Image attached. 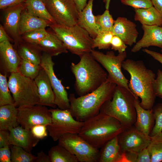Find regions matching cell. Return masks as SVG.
<instances>
[{
  "instance_id": "6da1fadb",
  "label": "cell",
  "mask_w": 162,
  "mask_h": 162,
  "mask_svg": "<svg viewBox=\"0 0 162 162\" xmlns=\"http://www.w3.org/2000/svg\"><path fill=\"white\" fill-rule=\"evenodd\" d=\"M122 67L130 75L129 88L135 96L140 98L141 106L146 110L152 109L156 97L154 88L155 74L142 60L128 59L123 62Z\"/></svg>"
},
{
  "instance_id": "7a4b0ae2",
  "label": "cell",
  "mask_w": 162,
  "mask_h": 162,
  "mask_svg": "<svg viewBox=\"0 0 162 162\" xmlns=\"http://www.w3.org/2000/svg\"><path fill=\"white\" fill-rule=\"evenodd\" d=\"M116 86L107 78L98 88L86 95L76 98L70 94L69 110L73 116L83 122L98 114L104 104L112 99Z\"/></svg>"
},
{
  "instance_id": "3957f363",
  "label": "cell",
  "mask_w": 162,
  "mask_h": 162,
  "mask_svg": "<svg viewBox=\"0 0 162 162\" xmlns=\"http://www.w3.org/2000/svg\"><path fill=\"white\" fill-rule=\"evenodd\" d=\"M80 57L79 62L71 63L70 68L75 78L76 92L81 96L99 87L107 80L108 74L90 53H86Z\"/></svg>"
},
{
  "instance_id": "277c9868",
  "label": "cell",
  "mask_w": 162,
  "mask_h": 162,
  "mask_svg": "<svg viewBox=\"0 0 162 162\" xmlns=\"http://www.w3.org/2000/svg\"><path fill=\"white\" fill-rule=\"evenodd\" d=\"M125 129L116 119L100 112L83 122L78 134L93 147L99 149Z\"/></svg>"
},
{
  "instance_id": "5b68a950",
  "label": "cell",
  "mask_w": 162,
  "mask_h": 162,
  "mask_svg": "<svg viewBox=\"0 0 162 162\" xmlns=\"http://www.w3.org/2000/svg\"><path fill=\"white\" fill-rule=\"evenodd\" d=\"M138 98L125 88L117 86L112 99L106 102L100 112L118 121L127 128L134 125L136 119L135 100Z\"/></svg>"
},
{
  "instance_id": "8992f818",
  "label": "cell",
  "mask_w": 162,
  "mask_h": 162,
  "mask_svg": "<svg viewBox=\"0 0 162 162\" xmlns=\"http://www.w3.org/2000/svg\"><path fill=\"white\" fill-rule=\"evenodd\" d=\"M49 26L72 54L80 57L93 49V39L77 24L69 26L52 23Z\"/></svg>"
},
{
  "instance_id": "52a82bcc",
  "label": "cell",
  "mask_w": 162,
  "mask_h": 162,
  "mask_svg": "<svg viewBox=\"0 0 162 162\" xmlns=\"http://www.w3.org/2000/svg\"><path fill=\"white\" fill-rule=\"evenodd\" d=\"M8 85L14 104L17 108L38 104L39 100L38 88L34 80L18 72L12 73L9 77Z\"/></svg>"
},
{
  "instance_id": "ba28073f",
  "label": "cell",
  "mask_w": 162,
  "mask_h": 162,
  "mask_svg": "<svg viewBox=\"0 0 162 162\" xmlns=\"http://www.w3.org/2000/svg\"><path fill=\"white\" fill-rule=\"evenodd\" d=\"M90 53L106 70L109 79L117 86L123 87L132 92L128 87V80L121 70L122 63L127 56L125 51L116 55L112 51H107L104 54L93 49Z\"/></svg>"
},
{
  "instance_id": "9c48e42d",
  "label": "cell",
  "mask_w": 162,
  "mask_h": 162,
  "mask_svg": "<svg viewBox=\"0 0 162 162\" xmlns=\"http://www.w3.org/2000/svg\"><path fill=\"white\" fill-rule=\"evenodd\" d=\"M50 110L52 121L47 128L49 135L54 141H58L62 136L68 134H79L83 122L74 119L69 109L53 108Z\"/></svg>"
},
{
  "instance_id": "30bf717a",
  "label": "cell",
  "mask_w": 162,
  "mask_h": 162,
  "mask_svg": "<svg viewBox=\"0 0 162 162\" xmlns=\"http://www.w3.org/2000/svg\"><path fill=\"white\" fill-rule=\"evenodd\" d=\"M58 144L74 155L80 162H98L99 150L78 134H68L58 140Z\"/></svg>"
},
{
  "instance_id": "8fae6325",
  "label": "cell",
  "mask_w": 162,
  "mask_h": 162,
  "mask_svg": "<svg viewBox=\"0 0 162 162\" xmlns=\"http://www.w3.org/2000/svg\"><path fill=\"white\" fill-rule=\"evenodd\" d=\"M56 23L71 26L77 24L79 12L73 0H42Z\"/></svg>"
},
{
  "instance_id": "7c38bea8",
  "label": "cell",
  "mask_w": 162,
  "mask_h": 162,
  "mask_svg": "<svg viewBox=\"0 0 162 162\" xmlns=\"http://www.w3.org/2000/svg\"><path fill=\"white\" fill-rule=\"evenodd\" d=\"M17 109L18 123L26 129L30 130L34 126L39 124L47 126L51 122L52 115L50 110L45 106L37 104Z\"/></svg>"
},
{
  "instance_id": "4fadbf2b",
  "label": "cell",
  "mask_w": 162,
  "mask_h": 162,
  "mask_svg": "<svg viewBox=\"0 0 162 162\" xmlns=\"http://www.w3.org/2000/svg\"><path fill=\"white\" fill-rule=\"evenodd\" d=\"M40 64L49 78L55 94V105L61 110L69 109L70 103L68 93L61 81L55 75L53 69L55 63L52 60V56L43 52Z\"/></svg>"
},
{
  "instance_id": "5bb4252c",
  "label": "cell",
  "mask_w": 162,
  "mask_h": 162,
  "mask_svg": "<svg viewBox=\"0 0 162 162\" xmlns=\"http://www.w3.org/2000/svg\"><path fill=\"white\" fill-rule=\"evenodd\" d=\"M121 152L137 154L147 148L150 141L147 136L138 130L134 125L124 130L118 136Z\"/></svg>"
},
{
  "instance_id": "9a60e30c",
  "label": "cell",
  "mask_w": 162,
  "mask_h": 162,
  "mask_svg": "<svg viewBox=\"0 0 162 162\" xmlns=\"http://www.w3.org/2000/svg\"><path fill=\"white\" fill-rule=\"evenodd\" d=\"M21 59L10 41L0 43V66L3 74L18 72Z\"/></svg>"
},
{
  "instance_id": "2e32d148",
  "label": "cell",
  "mask_w": 162,
  "mask_h": 162,
  "mask_svg": "<svg viewBox=\"0 0 162 162\" xmlns=\"http://www.w3.org/2000/svg\"><path fill=\"white\" fill-rule=\"evenodd\" d=\"M25 8L23 3L3 10V26L13 38L16 46L22 41L19 34L18 26L21 12Z\"/></svg>"
},
{
  "instance_id": "e0dca14e",
  "label": "cell",
  "mask_w": 162,
  "mask_h": 162,
  "mask_svg": "<svg viewBox=\"0 0 162 162\" xmlns=\"http://www.w3.org/2000/svg\"><path fill=\"white\" fill-rule=\"evenodd\" d=\"M136 25L126 18L118 17L115 22L112 32L114 35L120 37L126 45L131 46L136 43L139 33Z\"/></svg>"
},
{
  "instance_id": "ac0fdd59",
  "label": "cell",
  "mask_w": 162,
  "mask_h": 162,
  "mask_svg": "<svg viewBox=\"0 0 162 162\" xmlns=\"http://www.w3.org/2000/svg\"><path fill=\"white\" fill-rule=\"evenodd\" d=\"M34 80L38 88V105L55 108L57 106L55 104V94L48 75L43 68Z\"/></svg>"
},
{
  "instance_id": "d6986e66",
  "label": "cell",
  "mask_w": 162,
  "mask_h": 162,
  "mask_svg": "<svg viewBox=\"0 0 162 162\" xmlns=\"http://www.w3.org/2000/svg\"><path fill=\"white\" fill-rule=\"evenodd\" d=\"M144 33L142 38L136 43L131 49L132 52H136L143 48L151 46L162 49V27L157 26L142 25Z\"/></svg>"
},
{
  "instance_id": "ffe728a7",
  "label": "cell",
  "mask_w": 162,
  "mask_h": 162,
  "mask_svg": "<svg viewBox=\"0 0 162 162\" xmlns=\"http://www.w3.org/2000/svg\"><path fill=\"white\" fill-rule=\"evenodd\" d=\"M39 141V139L34 136L30 130L23 128L20 125L10 130V145L21 147L29 153H31L33 148Z\"/></svg>"
},
{
  "instance_id": "44dd1931",
  "label": "cell",
  "mask_w": 162,
  "mask_h": 162,
  "mask_svg": "<svg viewBox=\"0 0 162 162\" xmlns=\"http://www.w3.org/2000/svg\"><path fill=\"white\" fill-rule=\"evenodd\" d=\"M139 98L135 100V107L136 119L134 125L139 131L147 136L150 134L155 123V118L152 109L146 110L140 104Z\"/></svg>"
},
{
  "instance_id": "7402d4cb",
  "label": "cell",
  "mask_w": 162,
  "mask_h": 162,
  "mask_svg": "<svg viewBox=\"0 0 162 162\" xmlns=\"http://www.w3.org/2000/svg\"><path fill=\"white\" fill-rule=\"evenodd\" d=\"M94 0H89L83 10L79 13L77 24L86 30L94 39L101 29L97 23L92 12Z\"/></svg>"
},
{
  "instance_id": "603a6c76",
  "label": "cell",
  "mask_w": 162,
  "mask_h": 162,
  "mask_svg": "<svg viewBox=\"0 0 162 162\" xmlns=\"http://www.w3.org/2000/svg\"><path fill=\"white\" fill-rule=\"evenodd\" d=\"M51 23L49 21L31 14L25 8L21 12L20 16L18 26L19 34L21 36L28 32L45 29Z\"/></svg>"
},
{
  "instance_id": "cb8c5ba5",
  "label": "cell",
  "mask_w": 162,
  "mask_h": 162,
  "mask_svg": "<svg viewBox=\"0 0 162 162\" xmlns=\"http://www.w3.org/2000/svg\"><path fill=\"white\" fill-rule=\"evenodd\" d=\"M34 45L42 51L52 57L68 52L62 41L54 32H49L45 38Z\"/></svg>"
},
{
  "instance_id": "d4e9b609",
  "label": "cell",
  "mask_w": 162,
  "mask_h": 162,
  "mask_svg": "<svg viewBox=\"0 0 162 162\" xmlns=\"http://www.w3.org/2000/svg\"><path fill=\"white\" fill-rule=\"evenodd\" d=\"M100 148L98 162L120 161L122 152L119 143L118 136L107 142Z\"/></svg>"
},
{
  "instance_id": "484cf974",
  "label": "cell",
  "mask_w": 162,
  "mask_h": 162,
  "mask_svg": "<svg viewBox=\"0 0 162 162\" xmlns=\"http://www.w3.org/2000/svg\"><path fill=\"white\" fill-rule=\"evenodd\" d=\"M134 19L142 25L162 26V16L154 6L145 9H134Z\"/></svg>"
},
{
  "instance_id": "4316f807",
  "label": "cell",
  "mask_w": 162,
  "mask_h": 162,
  "mask_svg": "<svg viewBox=\"0 0 162 162\" xmlns=\"http://www.w3.org/2000/svg\"><path fill=\"white\" fill-rule=\"evenodd\" d=\"M17 113V108L14 104L0 106V130L10 131L20 125Z\"/></svg>"
},
{
  "instance_id": "83f0119b",
  "label": "cell",
  "mask_w": 162,
  "mask_h": 162,
  "mask_svg": "<svg viewBox=\"0 0 162 162\" xmlns=\"http://www.w3.org/2000/svg\"><path fill=\"white\" fill-rule=\"evenodd\" d=\"M16 50L22 59L40 64L42 54L36 45L23 41L16 46Z\"/></svg>"
},
{
  "instance_id": "f1b7e54d",
  "label": "cell",
  "mask_w": 162,
  "mask_h": 162,
  "mask_svg": "<svg viewBox=\"0 0 162 162\" xmlns=\"http://www.w3.org/2000/svg\"><path fill=\"white\" fill-rule=\"evenodd\" d=\"M24 4L25 9L29 14L52 23H56L42 0H26Z\"/></svg>"
},
{
  "instance_id": "f546056e",
  "label": "cell",
  "mask_w": 162,
  "mask_h": 162,
  "mask_svg": "<svg viewBox=\"0 0 162 162\" xmlns=\"http://www.w3.org/2000/svg\"><path fill=\"white\" fill-rule=\"evenodd\" d=\"M48 155L50 162H79L74 155L58 144L51 147Z\"/></svg>"
},
{
  "instance_id": "4dcf8cb0",
  "label": "cell",
  "mask_w": 162,
  "mask_h": 162,
  "mask_svg": "<svg viewBox=\"0 0 162 162\" xmlns=\"http://www.w3.org/2000/svg\"><path fill=\"white\" fill-rule=\"evenodd\" d=\"M150 137V141L147 148L151 162H162V132Z\"/></svg>"
},
{
  "instance_id": "1f68e13d",
  "label": "cell",
  "mask_w": 162,
  "mask_h": 162,
  "mask_svg": "<svg viewBox=\"0 0 162 162\" xmlns=\"http://www.w3.org/2000/svg\"><path fill=\"white\" fill-rule=\"evenodd\" d=\"M11 162H35L36 156L29 153L22 148L15 146H10Z\"/></svg>"
},
{
  "instance_id": "d6a6232c",
  "label": "cell",
  "mask_w": 162,
  "mask_h": 162,
  "mask_svg": "<svg viewBox=\"0 0 162 162\" xmlns=\"http://www.w3.org/2000/svg\"><path fill=\"white\" fill-rule=\"evenodd\" d=\"M42 67L40 64L33 63L27 60L21 59L18 72L22 75L34 80Z\"/></svg>"
},
{
  "instance_id": "836d02e7",
  "label": "cell",
  "mask_w": 162,
  "mask_h": 162,
  "mask_svg": "<svg viewBox=\"0 0 162 162\" xmlns=\"http://www.w3.org/2000/svg\"><path fill=\"white\" fill-rule=\"evenodd\" d=\"M7 74L0 73V106L14 104L12 96L8 85Z\"/></svg>"
},
{
  "instance_id": "e575fe53",
  "label": "cell",
  "mask_w": 162,
  "mask_h": 162,
  "mask_svg": "<svg viewBox=\"0 0 162 162\" xmlns=\"http://www.w3.org/2000/svg\"><path fill=\"white\" fill-rule=\"evenodd\" d=\"M113 35L112 32L101 30L93 39V49L95 48L99 49H109Z\"/></svg>"
},
{
  "instance_id": "d590c367",
  "label": "cell",
  "mask_w": 162,
  "mask_h": 162,
  "mask_svg": "<svg viewBox=\"0 0 162 162\" xmlns=\"http://www.w3.org/2000/svg\"><path fill=\"white\" fill-rule=\"evenodd\" d=\"M97 23L100 28L101 30L112 32L115 22L109 10H106L101 15L95 16Z\"/></svg>"
},
{
  "instance_id": "8d00e7d4",
  "label": "cell",
  "mask_w": 162,
  "mask_h": 162,
  "mask_svg": "<svg viewBox=\"0 0 162 162\" xmlns=\"http://www.w3.org/2000/svg\"><path fill=\"white\" fill-rule=\"evenodd\" d=\"M49 32L45 29L36 30L27 32L21 36L22 41L35 44L45 38Z\"/></svg>"
},
{
  "instance_id": "74e56055",
  "label": "cell",
  "mask_w": 162,
  "mask_h": 162,
  "mask_svg": "<svg viewBox=\"0 0 162 162\" xmlns=\"http://www.w3.org/2000/svg\"><path fill=\"white\" fill-rule=\"evenodd\" d=\"M155 118V123L150 134L152 136L162 132V103H159L152 109Z\"/></svg>"
},
{
  "instance_id": "f35d334b",
  "label": "cell",
  "mask_w": 162,
  "mask_h": 162,
  "mask_svg": "<svg viewBox=\"0 0 162 162\" xmlns=\"http://www.w3.org/2000/svg\"><path fill=\"white\" fill-rule=\"evenodd\" d=\"M121 2L134 9L147 8L153 6L151 0H121Z\"/></svg>"
},
{
  "instance_id": "ab89813d",
  "label": "cell",
  "mask_w": 162,
  "mask_h": 162,
  "mask_svg": "<svg viewBox=\"0 0 162 162\" xmlns=\"http://www.w3.org/2000/svg\"><path fill=\"white\" fill-rule=\"evenodd\" d=\"M111 49L117 51L119 53L125 51L127 46L119 37L114 35L111 42Z\"/></svg>"
},
{
  "instance_id": "60d3db41",
  "label": "cell",
  "mask_w": 162,
  "mask_h": 162,
  "mask_svg": "<svg viewBox=\"0 0 162 162\" xmlns=\"http://www.w3.org/2000/svg\"><path fill=\"white\" fill-rule=\"evenodd\" d=\"M30 130L34 136L40 140H42L47 136V125L39 124L33 127Z\"/></svg>"
},
{
  "instance_id": "b9f144b4",
  "label": "cell",
  "mask_w": 162,
  "mask_h": 162,
  "mask_svg": "<svg viewBox=\"0 0 162 162\" xmlns=\"http://www.w3.org/2000/svg\"><path fill=\"white\" fill-rule=\"evenodd\" d=\"M157 75L154 83V89L156 96L162 99V71L158 69Z\"/></svg>"
},
{
  "instance_id": "7bdbcfd3",
  "label": "cell",
  "mask_w": 162,
  "mask_h": 162,
  "mask_svg": "<svg viewBox=\"0 0 162 162\" xmlns=\"http://www.w3.org/2000/svg\"><path fill=\"white\" fill-rule=\"evenodd\" d=\"M10 146L0 148V162H11Z\"/></svg>"
},
{
  "instance_id": "ee69618b",
  "label": "cell",
  "mask_w": 162,
  "mask_h": 162,
  "mask_svg": "<svg viewBox=\"0 0 162 162\" xmlns=\"http://www.w3.org/2000/svg\"><path fill=\"white\" fill-rule=\"evenodd\" d=\"M135 162H151V157L147 148L136 154Z\"/></svg>"
},
{
  "instance_id": "f6af8a7d",
  "label": "cell",
  "mask_w": 162,
  "mask_h": 162,
  "mask_svg": "<svg viewBox=\"0 0 162 162\" xmlns=\"http://www.w3.org/2000/svg\"><path fill=\"white\" fill-rule=\"evenodd\" d=\"M26 0H0V9L4 10L24 3Z\"/></svg>"
},
{
  "instance_id": "bcb514c9",
  "label": "cell",
  "mask_w": 162,
  "mask_h": 162,
  "mask_svg": "<svg viewBox=\"0 0 162 162\" xmlns=\"http://www.w3.org/2000/svg\"><path fill=\"white\" fill-rule=\"evenodd\" d=\"M10 131L0 130V148L10 146L9 141Z\"/></svg>"
},
{
  "instance_id": "7dc6e473",
  "label": "cell",
  "mask_w": 162,
  "mask_h": 162,
  "mask_svg": "<svg viewBox=\"0 0 162 162\" xmlns=\"http://www.w3.org/2000/svg\"><path fill=\"white\" fill-rule=\"evenodd\" d=\"M143 51L162 64V54L161 53L146 49H143Z\"/></svg>"
},
{
  "instance_id": "c3c4849f",
  "label": "cell",
  "mask_w": 162,
  "mask_h": 162,
  "mask_svg": "<svg viewBox=\"0 0 162 162\" xmlns=\"http://www.w3.org/2000/svg\"><path fill=\"white\" fill-rule=\"evenodd\" d=\"M35 162H50V161L48 155L42 151L37 154Z\"/></svg>"
},
{
  "instance_id": "681fc988",
  "label": "cell",
  "mask_w": 162,
  "mask_h": 162,
  "mask_svg": "<svg viewBox=\"0 0 162 162\" xmlns=\"http://www.w3.org/2000/svg\"><path fill=\"white\" fill-rule=\"evenodd\" d=\"M10 38L8 35L6 31L3 26L0 25V43H2L6 40H10Z\"/></svg>"
},
{
  "instance_id": "f907efd6",
  "label": "cell",
  "mask_w": 162,
  "mask_h": 162,
  "mask_svg": "<svg viewBox=\"0 0 162 162\" xmlns=\"http://www.w3.org/2000/svg\"><path fill=\"white\" fill-rule=\"evenodd\" d=\"M79 13L81 12L86 6L87 0H73Z\"/></svg>"
},
{
  "instance_id": "816d5d0a",
  "label": "cell",
  "mask_w": 162,
  "mask_h": 162,
  "mask_svg": "<svg viewBox=\"0 0 162 162\" xmlns=\"http://www.w3.org/2000/svg\"><path fill=\"white\" fill-rule=\"evenodd\" d=\"M154 6L162 16V0H151Z\"/></svg>"
},
{
  "instance_id": "f5cc1de1",
  "label": "cell",
  "mask_w": 162,
  "mask_h": 162,
  "mask_svg": "<svg viewBox=\"0 0 162 162\" xmlns=\"http://www.w3.org/2000/svg\"><path fill=\"white\" fill-rule=\"evenodd\" d=\"M111 0H103V2L105 4V8L106 10H109Z\"/></svg>"
},
{
  "instance_id": "db71d44e",
  "label": "cell",
  "mask_w": 162,
  "mask_h": 162,
  "mask_svg": "<svg viewBox=\"0 0 162 162\" xmlns=\"http://www.w3.org/2000/svg\"><path fill=\"white\" fill-rule=\"evenodd\" d=\"M161 52V53L162 54V49H161V50H160Z\"/></svg>"
}]
</instances>
